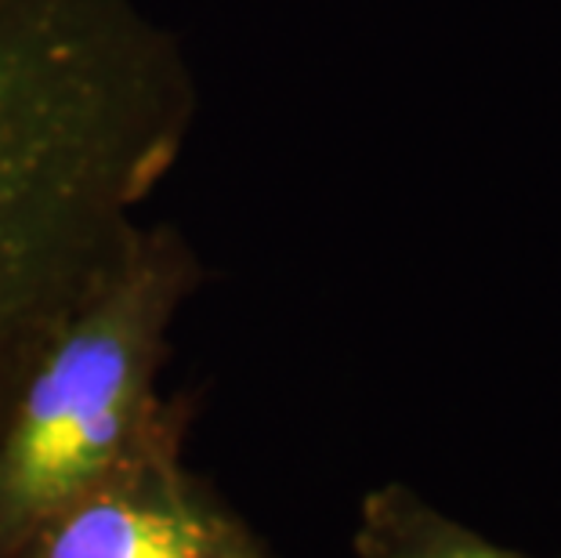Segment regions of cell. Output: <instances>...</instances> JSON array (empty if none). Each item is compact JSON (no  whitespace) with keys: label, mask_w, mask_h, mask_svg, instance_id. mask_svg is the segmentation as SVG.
I'll list each match as a JSON object with an SVG mask.
<instances>
[{"label":"cell","mask_w":561,"mask_h":558,"mask_svg":"<svg viewBox=\"0 0 561 558\" xmlns=\"http://www.w3.org/2000/svg\"><path fill=\"white\" fill-rule=\"evenodd\" d=\"M218 558H272V551H268L265 537H261V533L250 526L243 515H236Z\"/></svg>","instance_id":"obj_5"},{"label":"cell","mask_w":561,"mask_h":558,"mask_svg":"<svg viewBox=\"0 0 561 558\" xmlns=\"http://www.w3.org/2000/svg\"><path fill=\"white\" fill-rule=\"evenodd\" d=\"M196 121L185 44L141 0H0V429Z\"/></svg>","instance_id":"obj_1"},{"label":"cell","mask_w":561,"mask_h":558,"mask_svg":"<svg viewBox=\"0 0 561 558\" xmlns=\"http://www.w3.org/2000/svg\"><path fill=\"white\" fill-rule=\"evenodd\" d=\"M174 221H141L116 265L30 366L0 429V558L58 508L182 446L193 402L163 396L171 330L203 283Z\"/></svg>","instance_id":"obj_2"},{"label":"cell","mask_w":561,"mask_h":558,"mask_svg":"<svg viewBox=\"0 0 561 558\" xmlns=\"http://www.w3.org/2000/svg\"><path fill=\"white\" fill-rule=\"evenodd\" d=\"M355 558H533L482 537L405 482H385L359 501Z\"/></svg>","instance_id":"obj_4"},{"label":"cell","mask_w":561,"mask_h":558,"mask_svg":"<svg viewBox=\"0 0 561 558\" xmlns=\"http://www.w3.org/2000/svg\"><path fill=\"white\" fill-rule=\"evenodd\" d=\"M240 515L199 471L185 443L167 446L47 515L15 558H218Z\"/></svg>","instance_id":"obj_3"}]
</instances>
